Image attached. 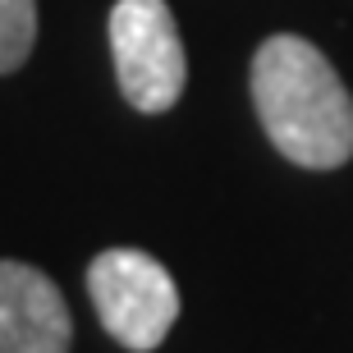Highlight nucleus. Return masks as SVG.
Instances as JSON below:
<instances>
[{
	"mask_svg": "<svg viewBox=\"0 0 353 353\" xmlns=\"http://www.w3.org/2000/svg\"><path fill=\"white\" fill-rule=\"evenodd\" d=\"M252 101L294 165L335 170L353 157V97L312 41L289 32L262 41L252 55Z\"/></svg>",
	"mask_w": 353,
	"mask_h": 353,
	"instance_id": "obj_1",
	"label": "nucleus"
},
{
	"mask_svg": "<svg viewBox=\"0 0 353 353\" xmlns=\"http://www.w3.org/2000/svg\"><path fill=\"white\" fill-rule=\"evenodd\" d=\"M88 294L101 326L124 349H157L179 316V289L170 271L138 248H105L88 266Z\"/></svg>",
	"mask_w": 353,
	"mask_h": 353,
	"instance_id": "obj_2",
	"label": "nucleus"
},
{
	"mask_svg": "<svg viewBox=\"0 0 353 353\" xmlns=\"http://www.w3.org/2000/svg\"><path fill=\"white\" fill-rule=\"evenodd\" d=\"M110 51L129 105L161 115L179 101L188 55L165 0H119L110 10Z\"/></svg>",
	"mask_w": 353,
	"mask_h": 353,
	"instance_id": "obj_3",
	"label": "nucleus"
},
{
	"mask_svg": "<svg viewBox=\"0 0 353 353\" xmlns=\"http://www.w3.org/2000/svg\"><path fill=\"white\" fill-rule=\"evenodd\" d=\"M69 303L46 271L0 262V353H69Z\"/></svg>",
	"mask_w": 353,
	"mask_h": 353,
	"instance_id": "obj_4",
	"label": "nucleus"
},
{
	"mask_svg": "<svg viewBox=\"0 0 353 353\" xmlns=\"http://www.w3.org/2000/svg\"><path fill=\"white\" fill-rule=\"evenodd\" d=\"M37 41V0H0V74L28 60Z\"/></svg>",
	"mask_w": 353,
	"mask_h": 353,
	"instance_id": "obj_5",
	"label": "nucleus"
}]
</instances>
